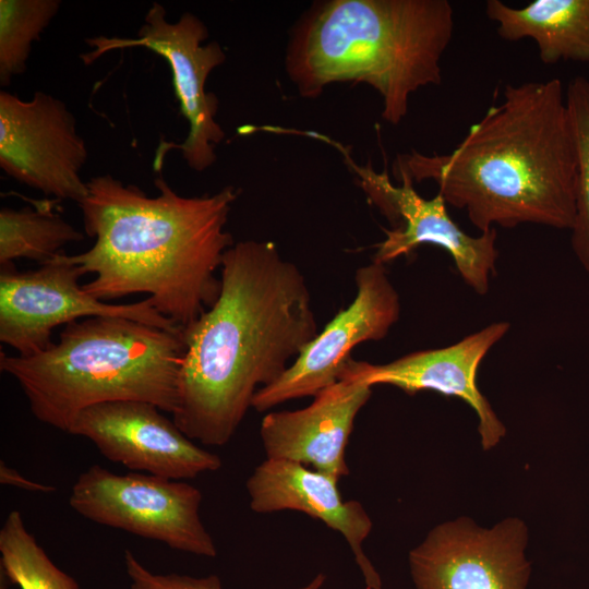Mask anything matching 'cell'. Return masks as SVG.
Returning <instances> with one entry per match:
<instances>
[{"mask_svg": "<svg viewBox=\"0 0 589 589\" xmlns=\"http://www.w3.org/2000/svg\"><path fill=\"white\" fill-rule=\"evenodd\" d=\"M0 482L32 492L49 493L56 491V488L52 485L28 480L3 461L0 462Z\"/></svg>", "mask_w": 589, "mask_h": 589, "instance_id": "cell-23", "label": "cell"}, {"mask_svg": "<svg viewBox=\"0 0 589 589\" xmlns=\"http://www.w3.org/2000/svg\"><path fill=\"white\" fill-rule=\"evenodd\" d=\"M184 354L182 328H160L120 316L72 322L59 340L28 357L1 352L40 422L69 433L85 409L111 401H144L173 414Z\"/></svg>", "mask_w": 589, "mask_h": 589, "instance_id": "cell-5", "label": "cell"}, {"mask_svg": "<svg viewBox=\"0 0 589 589\" xmlns=\"http://www.w3.org/2000/svg\"><path fill=\"white\" fill-rule=\"evenodd\" d=\"M201 491L184 481L141 472L118 474L93 465L69 498L82 517L163 542L170 549L215 557L217 548L200 516Z\"/></svg>", "mask_w": 589, "mask_h": 589, "instance_id": "cell-6", "label": "cell"}, {"mask_svg": "<svg viewBox=\"0 0 589 589\" xmlns=\"http://www.w3.org/2000/svg\"><path fill=\"white\" fill-rule=\"evenodd\" d=\"M565 95L578 164L570 244L578 262L589 273V79L581 75L572 79Z\"/></svg>", "mask_w": 589, "mask_h": 589, "instance_id": "cell-21", "label": "cell"}, {"mask_svg": "<svg viewBox=\"0 0 589 589\" xmlns=\"http://www.w3.org/2000/svg\"><path fill=\"white\" fill-rule=\"evenodd\" d=\"M160 411L144 401L104 402L83 410L69 433L132 472L183 481L221 467L219 456L194 444Z\"/></svg>", "mask_w": 589, "mask_h": 589, "instance_id": "cell-13", "label": "cell"}, {"mask_svg": "<svg viewBox=\"0 0 589 589\" xmlns=\"http://www.w3.org/2000/svg\"><path fill=\"white\" fill-rule=\"evenodd\" d=\"M508 329L509 323L495 322L454 345L411 352L385 364L350 357L340 373L357 376L371 386L392 385L409 395L433 390L462 399L477 413L481 446L489 450L505 436L506 428L480 392L477 373L483 358Z\"/></svg>", "mask_w": 589, "mask_h": 589, "instance_id": "cell-14", "label": "cell"}, {"mask_svg": "<svg viewBox=\"0 0 589 589\" xmlns=\"http://www.w3.org/2000/svg\"><path fill=\"white\" fill-rule=\"evenodd\" d=\"M79 204L87 236L85 252L68 255L83 275V289L107 301L147 293L154 308L183 328L211 308L220 292V268L233 238L225 229L233 187L212 195L182 196L163 176L149 196L111 175L91 178Z\"/></svg>", "mask_w": 589, "mask_h": 589, "instance_id": "cell-2", "label": "cell"}, {"mask_svg": "<svg viewBox=\"0 0 589 589\" xmlns=\"http://www.w3.org/2000/svg\"><path fill=\"white\" fill-rule=\"evenodd\" d=\"M250 508L257 514L297 510L323 521L348 542L365 589H382V579L362 544L372 520L361 503L344 501L338 479L304 465L266 458L245 483Z\"/></svg>", "mask_w": 589, "mask_h": 589, "instance_id": "cell-16", "label": "cell"}, {"mask_svg": "<svg viewBox=\"0 0 589 589\" xmlns=\"http://www.w3.org/2000/svg\"><path fill=\"white\" fill-rule=\"evenodd\" d=\"M357 294L301 351L274 383L260 388L252 407L260 412L301 397H314L338 381L353 347L381 340L399 320L400 300L383 264L357 269Z\"/></svg>", "mask_w": 589, "mask_h": 589, "instance_id": "cell-12", "label": "cell"}, {"mask_svg": "<svg viewBox=\"0 0 589 589\" xmlns=\"http://www.w3.org/2000/svg\"><path fill=\"white\" fill-rule=\"evenodd\" d=\"M577 165L565 89L553 77L506 85L452 152L398 154L393 172L436 182L480 232L521 224L570 230Z\"/></svg>", "mask_w": 589, "mask_h": 589, "instance_id": "cell-3", "label": "cell"}, {"mask_svg": "<svg viewBox=\"0 0 589 589\" xmlns=\"http://www.w3.org/2000/svg\"><path fill=\"white\" fill-rule=\"evenodd\" d=\"M127 574L131 580L130 589H223L216 575L193 577L181 574H154L143 566L130 550L124 552ZM325 581L324 574H317L300 589H320Z\"/></svg>", "mask_w": 589, "mask_h": 589, "instance_id": "cell-22", "label": "cell"}, {"mask_svg": "<svg viewBox=\"0 0 589 589\" xmlns=\"http://www.w3.org/2000/svg\"><path fill=\"white\" fill-rule=\"evenodd\" d=\"M372 395L363 380L340 373L299 410L267 413L260 428L266 458L310 465L340 479L349 473L346 448L359 411Z\"/></svg>", "mask_w": 589, "mask_h": 589, "instance_id": "cell-15", "label": "cell"}, {"mask_svg": "<svg viewBox=\"0 0 589 589\" xmlns=\"http://www.w3.org/2000/svg\"><path fill=\"white\" fill-rule=\"evenodd\" d=\"M485 14L502 39H532L544 64L589 62V0H536L522 8L488 0Z\"/></svg>", "mask_w": 589, "mask_h": 589, "instance_id": "cell-17", "label": "cell"}, {"mask_svg": "<svg viewBox=\"0 0 589 589\" xmlns=\"http://www.w3.org/2000/svg\"><path fill=\"white\" fill-rule=\"evenodd\" d=\"M214 304L182 328L179 405L172 416L190 440L224 446L256 392L274 383L318 335L301 271L272 241L230 247Z\"/></svg>", "mask_w": 589, "mask_h": 589, "instance_id": "cell-1", "label": "cell"}, {"mask_svg": "<svg viewBox=\"0 0 589 589\" xmlns=\"http://www.w3.org/2000/svg\"><path fill=\"white\" fill-rule=\"evenodd\" d=\"M309 134L329 142L341 152L370 204L392 224L393 228L385 230V239L376 244L373 262L385 265L401 255L410 254L421 244H434L449 253L459 275L469 287L479 294L489 291L498 257L494 227L479 236H470L450 218L447 204L438 193L426 200L414 190L413 181L407 173L393 172L401 182L396 185L386 169L377 172L370 163L358 165L341 144L322 134Z\"/></svg>", "mask_w": 589, "mask_h": 589, "instance_id": "cell-8", "label": "cell"}, {"mask_svg": "<svg viewBox=\"0 0 589 589\" xmlns=\"http://www.w3.org/2000/svg\"><path fill=\"white\" fill-rule=\"evenodd\" d=\"M208 37L206 25L194 14L184 12L177 22H168L165 8L154 2L134 39L95 37L87 39L93 47L84 55L88 62L113 49L144 47L167 60L180 113L189 123V132L181 144L161 142L154 161L158 171L165 154L179 149L190 168L204 171L216 161L214 146L224 137L215 120L218 99L205 89L211 72L224 63L226 55L217 41L202 43Z\"/></svg>", "mask_w": 589, "mask_h": 589, "instance_id": "cell-7", "label": "cell"}, {"mask_svg": "<svg viewBox=\"0 0 589 589\" xmlns=\"http://www.w3.org/2000/svg\"><path fill=\"white\" fill-rule=\"evenodd\" d=\"M84 239V233L49 209L2 207L0 211L1 265L19 259L43 264L60 254L65 244Z\"/></svg>", "mask_w": 589, "mask_h": 589, "instance_id": "cell-18", "label": "cell"}, {"mask_svg": "<svg viewBox=\"0 0 589 589\" xmlns=\"http://www.w3.org/2000/svg\"><path fill=\"white\" fill-rule=\"evenodd\" d=\"M77 265L60 253L33 271L1 265L0 340L22 357L48 348L60 325L93 316H120L165 329L181 328L161 315L149 298L134 303H108L87 293L79 284Z\"/></svg>", "mask_w": 589, "mask_h": 589, "instance_id": "cell-9", "label": "cell"}, {"mask_svg": "<svg viewBox=\"0 0 589 589\" xmlns=\"http://www.w3.org/2000/svg\"><path fill=\"white\" fill-rule=\"evenodd\" d=\"M528 530L518 518L491 528L460 517L434 527L409 552L414 589H527Z\"/></svg>", "mask_w": 589, "mask_h": 589, "instance_id": "cell-11", "label": "cell"}, {"mask_svg": "<svg viewBox=\"0 0 589 589\" xmlns=\"http://www.w3.org/2000/svg\"><path fill=\"white\" fill-rule=\"evenodd\" d=\"M59 0H0V83L23 74L33 43L58 13Z\"/></svg>", "mask_w": 589, "mask_h": 589, "instance_id": "cell-20", "label": "cell"}, {"mask_svg": "<svg viewBox=\"0 0 589 589\" xmlns=\"http://www.w3.org/2000/svg\"><path fill=\"white\" fill-rule=\"evenodd\" d=\"M0 554L5 576L21 589H80L46 554L16 509L8 514L0 529Z\"/></svg>", "mask_w": 589, "mask_h": 589, "instance_id": "cell-19", "label": "cell"}, {"mask_svg": "<svg viewBox=\"0 0 589 589\" xmlns=\"http://www.w3.org/2000/svg\"><path fill=\"white\" fill-rule=\"evenodd\" d=\"M87 155L75 117L61 99L40 91L28 100L0 92V167L9 177L80 204L87 195L81 177Z\"/></svg>", "mask_w": 589, "mask_h": 589, "instance_id": "cell-10", "label": "cell"}, {"mask_svg": "<svg viewBox=\"0 0 589 589\" xmlns=\"http://www.w3.org/2000/svg\"><path fill=\"white\" fill-rule=\"evenodd\" d=\"M447 0H330L297 25L286 71L299 94L315 98L337 82L364 83L382 97V118L401 122L411 94L442 82L453 39Z\"/></svg>", "mask_w": 589, "mask_h": 589, "instance_id": "cell-4", "label": "cell"}]
</instances>
